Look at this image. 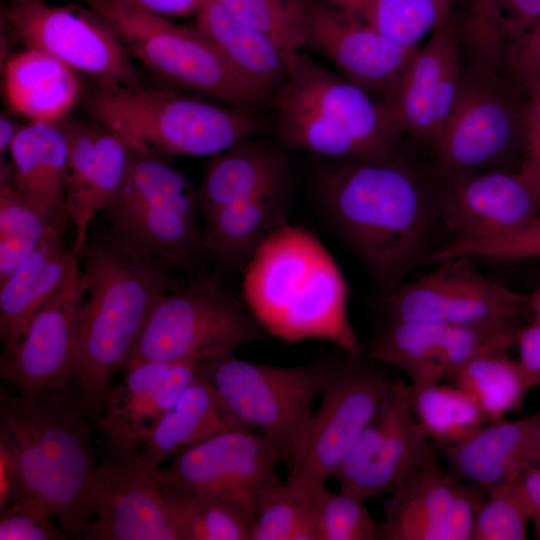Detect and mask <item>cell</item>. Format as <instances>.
<instances>
[{
	"label": "cell",
	"instance_id": "1",
	"mask_svg": "<svg viewBox=\"0 0 540 540\" xmlns=\"http://www.w3.org/2000/svg\"><path fill=\"white\" fill-rule=\"evenodd\" d=\"M313 185L329 224L382 293L400 285L423 261L438 211V185L397 149L377 157L326 161Z\"/></svg>",
	"mask_w": 540,
	"mask_h": 540
},
{
	"label": "cell",
	"instance_id": "2",
	"mask_svg": "<svg viewBox=\"0 0 540 540\" xmlns=\"http://www.w3.org/2000/svg\"><path fill=\"white\" fill-rule=\"evenodd\" d=\"M83 298L71 389L95 425L158 300L179 287L170 265L144 256L109 230L90 232L81 255Z\"/></svg>",
	"mask_w": 540,
	"mask_h": 540
},
{
	"label": "cell",
	"instance_id": "3",
	"mask_svg": "<svg viewBox=\"0 0 540 540\" xmlns=\"http://www.w3.org/2000/svg\"><path fill=\"white\" fill-rule=\"evenodd\" d=\"M92 424L71 388L23 397L0 386V441L16 463L17 497L39 500L69 536L80 539L102 482Z\"/></svg>",
	"mask_w": 540,
	"mask_h": 540
},
{
	"label": "cell",
	"instance_id": "4",
	"mask_svg": "<svg viewBox=\"0 0 540 540\" xmlns=\"http://www.w3.org/2000/svg\"><path fill=\"white\" fill-rule=\"evenodd\" d=\"M242 272V300L269 335L286 343L325 340L347 355L363 356L347 314L345 278L310 231L283 225Z\"/></svg>",
	"mask_w": 540,
	"mask_h": 540
},
{
	"label": "cell",
	"instance_id": "5",
	"mask_svg": "<svg viewBox=\"0 0 540 540\" xmlns=\"http://www.w3.org/2000/svg\"><path fill=\"white\" fill-rule=\"evenodd\" d=\"M456 40L459 87L432 150L438 179L495 170L516 148H524L527 99L519 97L517 88L523 87L511 69L507 40L493 31H472Z\"/></svg>",
	"mask_w": 540,
	"mask_h": 540
},
{
	"label": "cell",
	"instance_id": "6",
	"mask_svg": "<svg viewBox=\"0 0 540 540\" xmlns=\"http://www.w3.org/2000/svg\"><path fill=\"white\" fill-rule=\"evenodd\" d=\"M286 63L275 92L282 146L326 161L377 157L397 149L403 131L389 103L300 51L286 53Z\"/></svg>",
	"mask_w": 540,
	"mask_h": 540
},
{
	"label": "cell",
	"instance_id": "7",
	"mask_svg": "<svg viewBox=\"0 0 540 540\" xmlns=\"http://www.w3.org/2000/svg\"><path fill=\"white\" fill-rule=\"evenodd\" d=\"M86 110L131 149L159 156L212 157L262 130L250 109L140 84L99 86Z\"/></svg>",
	"mask_w": 540,
	"mask_h": 540
},
{
	"label": "cell",
	"instance_id": "8",
	"mask_svg": "<svg viewBox=\"0 0 540 540\" xmlns=\"http://www.w3.org/2000/svg\"><path fill=\"white\" fill-rule=\"evenodd\" d=\"M338 363L323 357L284 367L227 353L198 361L197 368L245 428L268 436L279 446L289 469L304 444L315 401Z\"/></svg>",
	"mask_w": 540,
	"mask_h": 540
},
{
	"label": "cell",
	"instance_id": "9",
	"mask_svg": "<svg viewBox=\"0 0 540 540\" xmlns=\"http://www.w3.org/2000/svg\"><path fill=\"white\" fill-rule=\"evenodd\" d=\"M268 336L244 301L222 285L219 275L205 271L158 300L126 364L198 362L267 341Z\"/></svg>",
	"mask_w": 540,
	"mask_h": 540
},
{
	"label": "cell",
	"instance_id": "10",
	"mask_svg": "<svg viewBox=\"0 0 540 540\" xmlns=\"http://www.w3.org/2000/svg\"><path fill=\"white\" fill-rule=\"evenodd\" d=\"M87 1L130 54L170 83L245 109L268 99L244 81L194 25H179L117 0Z\"/></svg>",
	"mask_w": 540,
	"mask_h": 540
},
{
	"label": "cell",
	"instance_id": "11",
	"mask_svg": "<svg viewBox=\"0 0 540 540\" xmlns=\"http://www.w3.org/2000/svg\"><path fill=\"white\" fill-rule=\"evenodd\" d=\"M3 21L13 40L56 57L99 86L139 84L127 49L93 10L28 0L12 3Z\"/></svg>",
	"mask_w": 540,
	"mask_h": 540
},
{
	"label": "cell",
	"instance_id": "12",
	"mask_svg": "<svg viewBox=\"0 0 540 540\" xmlns=\"http://www.w3.org/2000/svg\"><path fill=\"white\" fill-rule=\"evenodd\" d=\"M469 259L442 261L434 271L382 293L380 308L385 323L459 325L530 316L528 295L487 278Z\"/></svg>",
	"mask_w": 540,
	"mask_h": 540
},
{
	"label": "cell",
	"instance_id": "13",
	"mask_svg": "<svg viewBox=\"0 0 540 540\" xmlns=\"http://www.w3.org/2000/svg\"><path fill=\"white\" fill-rule=\"evenodd\" d=\"M390 383L365 356L347 355L339 360L287 478L322 482L332 478L373 419Z\"/></svg>",
	"mask_w": 540,
	"mask_h": 540
},
{
	"label": "cell",
	"instance_id": "14",
	"mask_svg": "<svg viewBox=\"0 0 540 540\" xmlns=\"http://www.w3.org/2000/svg\"><path fill=\"white\" fill-rule=\"evenodd\" d=\"M111 233L134 251L189 278L207 271L203 221L191 185L129 193L117 190L102 210Z\"/></svg>",
	"mask_w": 540,
	"mask_h": 540
},
{
	"label": "cell",
	"instance_id": "15",
	"mask_svg": "<svg viewBox=\"0 0 540 540\" xmlns=\"http://www.w3.org/2000/svg\"><path fill=\"white\" fill-rule=\"evenodd\" d=\"M518 331L512 319L459 325L388 322L364 346L363 356L399 368L412 383H436L477 356L505 352L516 344Z\"/></svg>",
	"mask_w": 540,
	"mask_h": 540
},
{
	"label": "cell",
	"instance_id": "16",
	"mask_svg": "<svg viewBox=\"0 0 540 540\" xmlns=\"http://www.w3.org/2000/svg\"><path fill=\"white\" fill-rule=\"evenodd\" d=\"M407 388L403 379L391 380L373 419L332 477L340 491L364 500L389 495L422 464L431 446L410 410Z\"/></svg>",
	"mask_w": 540,
	"mask_h": 540
},
{
	"label": "cell",
	"instance_id": "17",
	"mask_svg": "<svg viewBox=\"0 0 540 540\" xmlns=\"http://www.w3.org/2000/svg\"><path fill=\"white\" fill-rule=\"evenodd\" d=\"M281 462L282 452L271 438L239 428L177 452L153 475L177 491L232 499L254 515L259 488L276 474Z\"/></svg>",
	"mask_w": 540,
	"mask_h": 540
},
{
	"label": "cell",
	"instance_id": "18",
	"mask_svg": "<svg viewBox=\"0 0 540 540\" xmlns=\"http://www.w3.org/2000/svg\"><path fill=\"white\" fill-rule=\"evenodd\" d=\"M83 298L78 261L65 282L29 323L16 345L1 352L0 377L23 397L71 388L78 354V313Z\"/></svg>",
	"mask_w": 540,
	"mask_h": 540
},
{
	"label": "cell",
	"instance_id": "19",
	"mask_svg": "<svg viewBox=\"0 0 540 540\" xmlns=\"http://www.w3.org/2000/svg\"><path fill=\"white\" fill-rule=\"evenodd\" d=\"M307 46L328 57L346 80L389 104L418 49L392 41L348 11L315 0L309 4Z\"/></svg>",
	"mask_w": 540,
	"mask_h": 540
},
{
	"label": "cell",
	"instance_id": "20",
	"mask_svg": "<svg viewBox=\"0 0 540 540\" xmlns=\"http://www.w3.org/2000/svg\"><path fill=\"white\" fill-rule=\"evenodd\" d=\"M196 361L127 363L114 385L100 420L94 425L102 455L127 456L139 450L197 374Z\"/></svg>",
	"mask_w": 540,
	"mask_h": 540
},
{
	"label": "cell",
	"instance_id": "21",
	"mask_svg": "<svg viewBox=\"0 0 540 540\" xmlns=\"http://www.w3.org/2000/svg\"><path fill=\"white\" fill-rule=\"evenodd\" d=\"M437 180L438 212L454 239L506 234L540 215V192L520 170L495 169Z\"/></svg>",
	"mask_w": 540,
	"mask_h": 540
},
{
	"label": "cell",
	"instance_id": "22",
	"mask_svg": "<svg viewBox=\"0 0 540 540\" xmlns=\"http://www.w3.org/2000/svg\"><path fill=\"white\" fill-rule=\"evenodd\" d=\"M459 81L452 10L413 54L390 100L403 134L432 151L453 108Z\"/></svg>",
	"mask_w": 540,
	"mask_h": 540
},
{
	"label": "cell",
	"instance_id": "23",
	"mask_svg": "<svg viewBox=\"0 0 540 540\" xmlns=\"http://www.w3.org/2000/svg\"><path fill=\"white\" fill-rule=\"evenodd\" d=\"M94 518L82 539L178 540L160 484L133 454L102 455Z\"/></svg>",
	"mask_w": 540,
	"mask_h": 540
},
{
	"label": "cell",
	"instance_id": "24",
	"mask_svg": "<svg viewBox=\"0 0 540 540\" xmlns=\"http://www.w3.org/2000/svg\"><path fill=\"white\" fill-rule=\"evenodd\" d=\"M61 128L68 146L66 209L74 228L71 249L78 259L95 215L124 180L131 148L103 127L71 121Z\"/></svg>",
	"mask_w": 540,
	"mask_h": 540
},
{
	"label": "cell",
	"instance_id": "25",
	"mask_svg": "<svg viewBox=\"0 0 540 540\" xmlns=\"http://www.w3.org/2000/svg\"><path fill=\"white\" fill-rule=\"evenodd\" d=\"M448 471L490 488L517 481L540 464V410L525 418L489 422L444 448Z\"/></svg>",
	"mask_w": 540,
	"mask_h": 540
},
{
	"label": "cell",
	"instance_id": "26",
	"mask_svg": "<svg viewBox=\"0 0 540 540\" xmlns=\"http://www.w3.org/2000/svg\"><path fill=\"white\" fill-rule=\"evenodd\" d=\"M462 482L430 448L414 475L382 501L380 539L452 540L450 518Z\"/></svg>",
	"mask_w": 540,
	"mask_h": 540
},
{
	"label": "cell",
	"instance_id": "27",
	"mask_svg": "<svg viewBox=\"0 0 540 540\" xmlns=\"http://www.w3.org/2000/svg\"><path fill=\"white\" fill-rule=\"evenodd\" d=\"M291 187L285 153L251 138L210 158L195 195L203 217L223 206Z\"/></svg>",
	"mask_w": 540,
	"mask_h": 540
},
{
	"label": "cell",
	"instance_id": "28",
	"mask_svg": "<svg viewBox=\"0 0 540 540\" xmlns=\"http://www.w3.org/2000/svg\"><path fill=\"white\" fill-rule=\"evenodd\" d=\"M64 227L52 228L29 257L0 284L2 351L12 349L29 323L55 295L77 261L66 246Z\"/></svg>",
	"mask_w": 540,
	"mask_h": 540
},
{
	"label": "cell",
	"instance_id": "29",
	"mask_svg": "<svg viewBox=\"0 0 540 540\" xmlns=\"http://www.w3.org/2000/svg\"><path fill=\"white\" fill-rule=\"evenodd\" d=\"M7 164L12 185L59 226L69 221L66 209L68 146L61 126L31 122L22 126Z\"/></svg>",
	"mask_w": 540,
	"mask_h": 540
},
{
	"label": "cell",
	"instance_id": "30",
	"mask_svg": "<svg viewBox=\"0 0 540 540\" xmlns=\"http://www.w3.org/2000/svg\"><path fill=\"white\" fill-rule=\"evenodd\" d=\"M292 187L223 206L202 217L204 245L219 272L243 271L258 247L289 223Z\"/></svg>",
	"mask_w": 540,
	"mask_h": 540
},
{
	"label": "cell",
	"instance_id": "31",
	"mask_svg": "<svg viewBox=\"0 0 540 540\" xmlns=\"http://www.w3.org/2000/svg\"><path fill=\"white\" fill-rule=\"evenodd\" d=\"M3 94L13 113L31 122L56 123L75 106L81 84L75 71L64 62L26 47L5 62Z\"/></svg>",
	"mask_w": 540,
	"mask_h": 540
},
{
	"label": "cell",
	"instance_id": "32",
	"mask_svg": "<svg viewBox=\"0 0 540 540\" xmlns=\"http://www.w3.org/2000/svg\"><path fill=\"white\" fill-rule=\"evenodd\" d=\"M239 428L245 427L197 368L182 396L159 421L145 444L132 454L143 467L154 472L177 452Z\"/></svg>",
	"mask_w": 540,
	"mask_h": 540
},
{
	"label": "cell",
	"instance_id": "33",
	"mask_svg": "<svg viewBox=\"0 0 540 540\" xmlns=\"http://www.w3.org/2000/svg\"><path fill=\"white\" fill-rule=\"evenodd\" d=\"M194 26L216 47L233 70L269 98L283 82L284 52L260 31L230 15L216 0H206Z\"/></svg>",
	"mask_w": 540,
	"mask_h": 540
},
{
	"label": "cell",
	"instance_id": "34",
	"mask_svg": "<svg viewBox=\"0 0 540 540\" xmlns=\"http://www.w3.org/2000/svg\"><path fill=\"white\" fill-rule=\"evenodd\" d=\"M159 484L178 540H250L253 511L248 507L232 499Z\"/></svg>",
	"mask_w": 540,
	"mask_h": 540
},
{
	"label": "cell",
	"instance_id": "35",
	"mask_svg": "<svg viewBox=\"0 0 540 540\" xmlns=\"http://www.w3.org/2000/svg\"><path fill=\"white\" fill-rule=\"evenodd\" d=\"M477 403L489 422L517 409L535 383L519 360L504 351L477 356L445 377Z\"/></svg>",
	"mask_w": 540,
	"mask_h": 540
},
{
	"label": "cell",
	"instance_id": "36",
	"mask_svg": "<svg viewBox=\"0 0 540 540\" xmlns=\"http://www.w3.org/2000/svg\"><path fill=\"white\" fill-rule=\"evenodd\" d=\"M407 392L414 418L440 447L456 444L489 423L473 398L455 385L411 383Z\"/></svg>",
	"mask_w": 540,
	"mask_h": 540
},
{
	"label": "cell",
	"instance_id": "37",
	"mask_svg": "<svg viewBox=\"0 0 540 540\" xmlns=\"http://www.w3.org/2000/svg\"><path fill=\"white\" fill-rule=\"evenodd\" d=\"M348 11L392 41L417 48L419 42L465 0H315Z\"/></svg>",
	"mask_w": 540,
	"mask_h": 540
},
{
	"label": "cell",
	"instance_id": "38",
	"mask_svg": "<svg viewBox=\"0 0 540 540\" xmlns=\"http://www.w3.org/2000/svg\"><path fill=\"white\" fill-rule=\"evenodd\" d=\"M250 540H316L306 487L272 476L255 498Z\"/></svg>",
	"mask_w": 540,
	"mask_h": 540
},
{
	"label": "cell",
	"instance_id": "39",
	"mask_svg": "<svg viewBox=\"0 0 540 540\" xmlns=\"http://www.w3.org/2000/svg\"><path fill=\"white\" fill-rule=\"evenodd\" d=\"M0 183V284L39 246L54 227L35 204L12 185L7 164H1Z\"/></svg>",
	"mask_w": 540,
	"mask_h": 540
},
{
	"label": "cell",
	"instance_id": "40",
	"mask_svg": "<svg viewBox=\"0 0 540 540\" xmlns=\"http://www.w3.org/2000/svg\"><path fill=\"white\" fill-rule=\"evenodd\" d=\"M294 481L307 489L316 540L380 539V522L372 517L364 499L332 492L322 481Z\"/></svg>",
	"mask_w": 540,
	"mask_h": 540
},
{
	"label": "cell",
	"instance_id": "41",
	"mask_svg": "<svg viewBox=\"0 0 540 540\" xmlns=\"http://www.w3.org/2000/svg\"><path fill=\"white\" fill-rule=\"evenodd\" d=\"M230 15L260 31L284 52L307 46L310 0H216Z\"/></svg>",
	"mask_w": 540,
	"mask_h": 540
},
{
	"label": "cell",
	"instance_id": "42",
	"mask_svg": "<svg viewBox=\"0 0 540 540\" xmlns=\"http://www.w3.org/2000/svg\"><path fill=\"white\" fill-rule=\"evenodd\" d=\"M529 512L518 480L488 488L475 520L472 540H524Z\"/></svg>",
	"mask_w": 540,
	"mask_h": 540
},
{
	"label": "cell",
	"instance_id": "43",
	"mask_svg": "<svg viewBox=\"0 0 540 540\" xmlns=\"http://www.w3.org/2000/svg\"><path fill=\"white\" fill-rule=\"evenodd\" d=\"M70 536L39 500L19 496L0 510V540H65Z\"/></svg>",
	"mask_w": 540,
	"mask_h": 540
},
{
	"label": "cell",
	"instance_id": "44",
	"mask_svg": "<svg viewBox=\"0 0 540 540\" xmlns=\"http://www.w3.org/2000/svg\"><path fill=\"white\" fill-rule=\"evenodd\" d=\"M456 257L492 259L540 258V215L512 232L483 239L457 240L451 246Z\"/></svg>",
	"mask_w": 540,
	"mask_h": 540
},
{
	"label": "cell",
	"instance_id": "45",
	"mask_svg": "<svg viewBox=\"0 0 540 540\" xmlns=\"http://www.w3.org/2000/svg\"><path fill=\"white\" fill-rule=\"evenodd\" d=\"M510 65L527 94L540 88V19L511 48Z\"/></svg>",
	"mask_w": 540,
	"mask_h": 540
},
{
	"label": "cell",
	"instance_id": "46",
	"mask_svg": "<svg viewBox=\"0 0 540 540\" xmlns=\"http://www.w3.org/2000/svg\"><path fill=\"white\" fill-rule=\"evenodd\" d=\"M525 161L520 171L540 192V88L528 92L524 133Z\"/></svg>",
	"mask_w": 540,
	"mask_h": 540
},
{
	"label": "cell",
	"instance_id": "47",
	"mask_svg": "<svg viewBox=\"0 0 540 540\" xmlns=\"http://www.w3.org/2000/svg\"><path fill=\"white\" fill-rule=\"evenodd\" d=\"M512 36L520 38L540 19V0H495Z\"/></svg>",
	"mask_w": 540,
	"mask_h": 540
},
{
	"label": "cell",
	"instance_id": "48",
	"mask_svg": "<svg viewBox=\"0 0 540 540\" xmlns=\"http://www.w3.org/2000/svg\"><path fill=\"white\" fill-rule=\"evenodd\" d=\"M516 344L520 363L532 377L535 386L540 387V323L531 322L520 328Z\"/></svg>",
	"mask_w": 540,
	"mask_h": 540
},
{
	"label": "cell",
	"instance_id": "49",
	"mask_svg": "<svg viewBox=\"0 0 540 540\" xmlns=\"http://www.w3.org/2000/svg\"><path fill=\"white\" fill-rule=\"evenodd\" d=\"M161 17L195 16L206 0H117Z\"/></svg>",
	"mask_w": 540,
	"mask_h": 540
},
{
	"label": "cell",
	"instance_id": "50",
	"mask_svg": "<svg viewBox=\"0 0 540 540\" xmlns=\"http://www.w3.org/2000/svg\"><path fill=\"white\" fill-rule=\"evenodd\" d=\"M19 491L17 467L7 445L0 441V510L16 499Z\"/></svg>",
	"mask_w": 540,
	"mask_h": 540
},
{
	"label": "cell",
	"instance_id": "51",
	"mask_svg": "<svg viewBox=\"0 0 540 540\" xmlns=\"http://www.w3.org/2000/svg\"><path fill=\"white\" fill-rule=\"evenodd\" d=\"M518 484L527 505L536 538L540 540V464L518 479Z\"/></svg>",
	"mask_w": 540,
	"mask_h": 540
},
{
	"label": "cell",
	"instance_id": "52",
	"mask_svg": "<svg viewBox=\"0 0 540 540\" xmlns=\"http://www.w3.org/2000/svg\"><path fill=\"white\" fill-rule=\"evenodd\" d=\"M22 126L18 124L7 114L1 113L0 117V154L9 152V148Z\"/></svg>",
	"mask_w": 540,
	"mask_h": 540
},
{
	"label": "cell",
	"instance_id": "53",
	"mask_svg": "<svg viewBox=\"0 0 540 540\" xmlns=\"http://www.w3.org/2000/svg\"><path fill=\"white\" fill-rule=\"evenodd\" d=\"M528 304L532 322L540 323V289L528 295Z\"/></svg>",
	"mask_w": 540,
	"mask_h": 540
},
{
	"label": "cell",
	"instance_id": "54",
	"mask_svg": "<svg viewBox=\"0 0 540 540\" xmlns=\"http://www.w3.org/2000/svg\"><path fill=\"white\" fill-rule=\"evenodd\" d=\"M24 1H28V0H12V3L24 2Z\"/></svg>",
	"mask_w": 540,
	"mask_h": 540
}]
</instances>
